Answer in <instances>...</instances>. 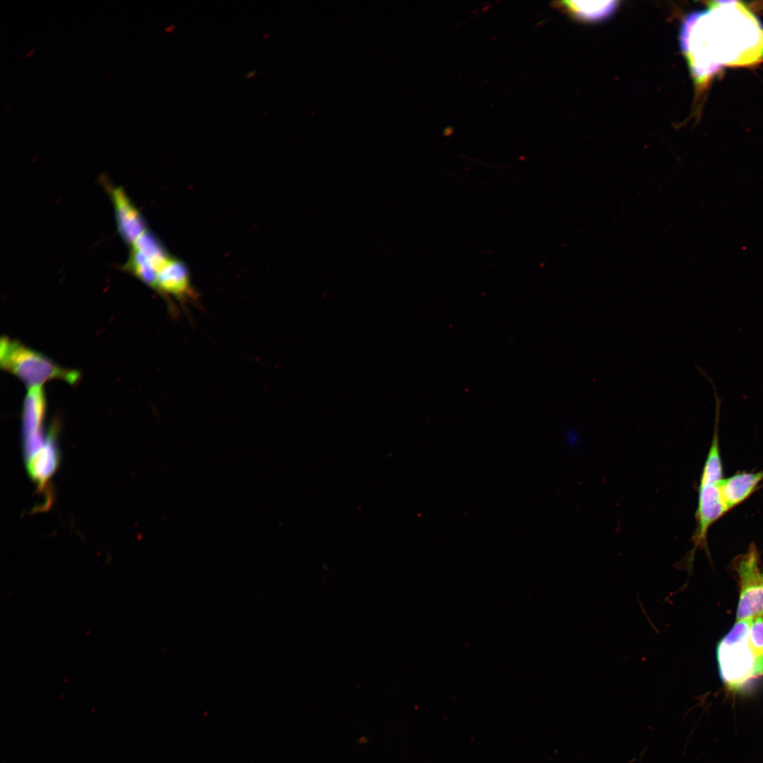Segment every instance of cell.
Masks as SVG:
<instances>
[{"label": "cell", "instance_id": "cell-3", "mask_svg": "<svg viewBox=\"0 0 763 763\" xmlns=\"http://www.w3.org/2000/svg\"><path fill=\"white\" fill-rule=\"evenodd\" d=\"M0 361L1 367L15 374L28 389L57 379L73 384L79 377L77 372L61 368L39 352L8 338L1 340Z\"/></svg>", "mask_w": 763, "mask_h": 763}, {"label": "cell", "instance_id": "cell-9", "mask_svg": "<svg viewBox=\"0 0 763 763\" xmlns=\"http://www.w3.org/2000/svg\"><path fill=\"white\" fill-rule=\"evenodd\" d=\"M763 481V470L757 472H739L723 478L718 487L728 511L749 498Z\"/></svg>", "mask_w": 763, "mask_h": 763}, {"label": "cell", "instance_id": "cell-10", "mask_svg": "<svg viewBox=\"0 0 763 763\" xmlns=\"http://www.w3.org/2000/svg\"><path fill=\"white\" fill-rule=\"evenodd\" d=\"M55 441V433L51 432L42 450L26 463L30 475L41 487L45 486L58 464L59 456Z\"/></svg>", "mask_w": 763, "mask_h": 763}, {"label": "cell", "instance_id": "cell-8", "mask_svg": "<svg viewBox=\"0 0 763 763\" xmlns=\"http://www.w3.org/2000/svg\"><path fill=\"white\" fill-rule=\"evenodd\" d=\"M118 230L126 242L131 244L146 231L144 221L122 188L110 191Z\"/></svg>", "mask_w": 763, "mask_h": 763}, {"label": "cell", "instance_id": "cell-14", "mask_svg": "<svg viewBox=\"0 0 763 763\" xmlns=\"http://www.w3.org/2000/svg\"><path fill=\"white\" fill-rule=\"evenodd\" d=\"M750 646L763 668V617H757L752 620L749 631Z\"/></svg>", "mask_w": 763, "mask_h": 763}, {"label": "cell", "instance_id": "cell-1", "mask_svg": "<svg viewBox=\"0 0 763 763\" xmlns=\"http://www.w3.org/2000/svg\"><path fill=\"white\" fill-rule=\"evenodd\" d=\"M680 46L697 85H703L724 66L763 60V27L741 2L715 1L684 20Z\"/></svg>", "mask_w": 763, "mask_h": 763}, {"label": "cell", "instance_id": "cell-2", "mask_svg": "<svg viewBox=\"0 0 763 763\" xmlns=\"http://www.w3.org/2000/svg\"><path fill=\"white\" fill-rule=\"evenodd\" d=\"M751 621H736L716 646L719 676L727 691L733 694L745 692L753 680L763 677V668L749 644Z\"/></svg>", "mask_w": 763, "mask_h": 763}, {"label": "cell", "instance_id": "cell-12", "mask_svg": "<svg viewBox=\"0 0 763 763\" xmlns=\"http://www.w3.org/2000/svg\"><path fill=\"white\" fill-rule=\"evenodd\" d=\"M125 267L143 283L155 289L159 268L141 252L131 248Z\"/></svg>", "mask_w": 763, "mask_h": 763}, {"label": "cell", "instance_id": "cell-4", "mask_svg": "<svg viewBox=\"0 0 763 763\" xmlns=\"http://www.w3.org/2000/svg\"><path fill=\"white\" fill-rule=\"evenodd\" d=\"M757 548L753 543L747 551L732 562L740 583L736 621L752 620L763 615V572Z\"/></svg>", "mask_w": 763, "mask_h": 763}, {"label": "cell", "instance_id": "cell-6", "mask_svg": "<svg viewBox=\"0 0 763 763\" xmlns=\"http://www.w3.org/2000/svg\"><path fill=\"white\" fill-rule=\"evenodd\" d=\"M728 511L718 483H699L695 512L696 527L692 538L694 543L692 555L698 548L707 550L709 528Z\"/></svg>", "mask_w": 763, "mask_h": 763}, {"label": "cell", "instance_id": "cell-7", "mask_svg": "<svg viewBox=\"0 0 763 763\" xmlns=\"http://www.w3.org/2000/svg\"><path fill=\"white\" fill-rule=\"evenodd\" d=\"M155 289L171 295L183 305L196 300L186 267L178 260L168 258L160 267Z\"/></svg>", "mask_w": 763, "mask_h": 763}, {"label": "cell", "instance_id": "cell-11", "mask_svg": "<svg viewBox=\"0 0 763 763\" xmlns=\"http://www.w3.org/2000/svg\"><path fill=\"white\" fill-rule=\"evenodd\" d=\"M560 5L565 11L578 19L595 21L611 15L615 11L617 2L615 1H562Z\"/></svg>", "mask_w": 763, "mask_h": 763}, {"label": "cell", "instance_id": "cell-5", "mask_svg": "<svg viewBox=\"0 0 763 763\" xmlns=\"http://www.w3.org/2000/svg\"><path fill=\"white\" fill-rule=\"evenodd\" d=\"M45 396L42 387L29 389L23 407V440L26 461L44 447L42 424L45 415Z\"/></svg>", "mask_w": 763, "mask_h": 763}, {"label": "cell", "instance_id": "cell-13", "mask_svg": "<svg viewBox=\"0 0 763 763\" xmlns=\"http://www.w3.org/2000/svg\"><path fill=\"white\" fill-rule=\"evenodd\" d=\"M131 247L151 260L159 268L168 259L158 240L148 232L139 237Z\"/></svg>", "mask_w": 763, "mask_h": 763}]
</instances>
